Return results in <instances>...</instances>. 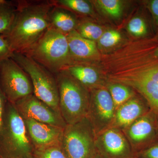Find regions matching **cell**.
Wrapping results in <instances>:
<instances>
[{
    "mask_svg": "<svg viewBox=\"0 0 158 158\" xmlns=\"http://www.w3.org/2000/svg\"><path fill=\"white\" fill-rule=\"evenodd\" d=\"M13 53L6 35L0 34V62L11 58Z\"/></svg>",
    "mask_w": 158,
    "mask_h": 158,
    "instance_id": "obj_27",
    "label": "cell"
},
{
    "mask_svg": "<svg viewBox=\"0 0 158 158\" xmlns=\"http://www.w3.org/2000/svg\"><path fill=\"white\" fill-rule=\"evenodd\" d=\"M121 39V34L118 31L110 30L104 32L98 40L102 47L109 48L116 45Z\"/></svg>",
    "mask_w": 158,
    "mask_h": 158,
    "instance_id": "obj_23",
    "label": "cell"
},
{
    "mask_svg": "<svg viewBox=\"0 0 158 158\" xmlns=\"http://www.w3.org/2000/svg\"><path fill=\"white\" fill-rule=\"evenodd\" d=\"M11 58L27 74L33 86L34 95L54 110L60 112L56 76H54V74L44 66L24 54L13 52Z\"/></svg>",
    "mask_w": 158,
    "mask_h": 158,
    "instance_id": "obj_6",
    "label": "cell"
},
{
    "mask_svg": "<svg viewBox=\"0 0 158 158\" xmlns=\"http://www.w3.org/2000/svg\"><path fill=\"white\" fill-rule=\"evenodd\" d=\"M134 158H158V138L147 147L134 153Z\"/></svg>",
    "mask_w": 158,
    "mask_h": 158,
    "instance_id": "obj_26",
    "label": "cell"
},
{
    "mask_svg": "<svg viewBox=\"0 0 158 158\" xmlns=\"http://www.w3.org/2000/svg\"><path fill=\"white\" fill-rule=\"evenodd\" d=\"M90 91L105 87L106 81L101 74L88 64H73L65 70Z\"/></svg>",
    "mask_w": 158,
    "mask_h": 158,
    "instance_id": "obj_16",
    "label": "cell"
},
{
    "mask_svg": "<svg viewBox=\"0 0 158 158\" xmlns=\"http://www.w3.org/2000/svg\"><path fill=\"white\" fill-rule=\"evenodd\" d=\"M150 110L145 100L136 94L116 109L114 118L109 128L122 131Z\"/></svg>",
    "mask_w": 158,
    "mask_h": 158,
    "instance_id": "obj_14",
    "label": "cell"
},
{
    "mask_svg": "<svg viewBox=\"0 0 158 158\" xmlns=\"http://www.w3.org/2000/svg\"><path fill=\"white\" fill-rule=\"evenodd\" d=\"M50 21L51 27L66 36L75 31L78 23L68 10L55 6L50 12Z\"/></svg>",
    "mask_w": 158,
    "mask_h": 158,
    "instance_id": "obj_17",
    "label": "cell"
},
{
    "mask_svg": "<svg viewBox=\"0 0 158 158\" xmlns=\"http://www.w3.org/2000/svg\"><path fill=\"white\" fill-rule=\"evenodd\" d=\"M58 85L59 108L67 125L73 124L88 116L90 91L66 70L55 75Z\"/></svg>",
    "mask_w": 158,
    "mask_h": 158,
    "instance_id": "obj_5",
    "label": "cell"
},
{
    "mask_svg": "<svg viewBox=\"0 0 158 158\" xmlns=\"http://www.w3.org/2000/svg\"><path fill=\"white\" fill-rule=\"evenodd\" d=\"M54 6H59L69 11L83 15H90L93 13L91 4L85 0H52Z\"/></svg>",
    "mask_w": 158,
    "mask_h": 158,
    "instance_id": "obj_20",
    "label": "cell"
},
{
    "mask_svg": "<svg viewBox=\"0 0 158 158\" xmlns=\"http://www.w3.org/2000/svg\"><path fill=\"white\" fill-rule=\"evenodd\" d=\"M7 100L0 86V127L2 124Z\"/></svg>",
    "mask_w": 158,
    "mask_h": 158,
    "instance_id": "obj_28",
    "label": "cell"
},
{
    "mask_svg": "<svg viewBox=\"0 0 158 158\" xmlns=\"http://www.w3.org/2000/svg\"><path fill=\"white\" fill-rule=\"evenodd\" d=\"M107 82L128 86L139 94L158 116V60L130 62L115 70L104 72Z\"/></svg>",
    "mask_w": 158,
    "mask_h": 158,
    "instance_id": "obj_2",
    "label": "cell"
},
{
    "mask_svg": "<svg viewBox=\"0 0 158 158\" xmlns=\"http://www.w3.org/2000/svg\"><path fill=\"white\" fill-rule=\"evenodd\" d=\"M17 8L15 1L0 0V34L7 35L11 30Z\"/></svg>",
    "mask_w": 158,
    "mask_h": 158,
    "instance_id": "obj_18",
    "label": "cell"
},
{
    "mask_svg": "<svg viewBox=\"0 0 158 158\" xmlns=\"http://www.w3.org/2000/svg\"><path fill=\"white\" fill-rule=\"evenodd\" d=\"M127 29L131 34L136 37L144 36L147 33L146 23L140 17H135L131 19L128 24Z\"/></svg>",
    "mask_w": 158,
    "mask_h": 158,
    "instance_id": "obj_24",
    "label": "cell"
},
{
    "mask_svg": "<svg viewBox=\"0 0 158 158\" xmlns=\"http://www.w3.org/2000/svg\"><path fill=\"white\" fill-rule=\"evenodd\" d=\"M0 158H3L1 156H0Z\"/></svg>",
    "mask_w": 158,
    "mask_h": 158,
    "instance_id": "obj_32",
    "label": "cell"
},
{
    "mask_svg": "<svg viewBox=\"0 0 158 158\" xmlns=\"http://www.w3.org/2000/svg\"><path fill=\"white\" fill-rule=\"evenodd\" d=\"M95 145L104 158H134L131 148L121 130L108 128L97 134Z\"/></svg>",
    "mask_w": 158,
    "mask_h": 158,
    "instance_id": "obj_12",
    "label": "cell"
},
{
    "mask_svg": "<svg viewBox=\"0 0 158 158\" xmlns=\"http://www.w3.org/2000/svg\"><path fill=\"white\" fill-rule=\"evenodd\" d=\"M153 56L156 59H158V47L154 51Z\"/></svg>",
    "mask_w": 158,
    "mask_h": 158,
    "instance_id": "obj_31",
    "label": "cell"
},
{
    "mask_svg": "<svg viewBox=\"0 0 158 158\" xmlns=\"http://www.w3.org/2000/svg\"><path fill=\"white\" fill-rule=\"evenodd\" d=\"M73 64H88L98 56L95 41L82 37L74 31L66 35Z\"/></svg>",
    "mask_w": 158,
    "mask_h": 158,
    "instance_id": "obj_15",
    "label": "cell"
},
{
    "mask_svg": "<svg viewBox=\"0 0 158 158\" xmlns=\"http://www.w3.org/2000/svg\"><path fill=\"white\" fill-rule=\"evenodd\" d=\"M98 6L108 15L114 18H118L122 12V5L118 0H98L96 1Z\"/></svg>",
    "mask_w": 158,
    "mask_h": 158,
    "instance_id": "obj_22",
    "label": "cell"
},
{
    "mask_svg": "<svg viewBox=\"0 0 158 158\" xmlns=\"http://www.w3.org/2000/svg\"><path fill=\"white\" fill-rule=\"evenodd\" d=\"M23 118L14 105L7 102L0 127V156L3 158H29L32 144Z\"/></svg>",
    "mask_w": 158,
    "mask_h": 158,
    "instance_id": "obj_4",
    "label": "cell"
},
{
    "mask_svg": "<svg viewBox=\"0 0 158 158\" xmlns=\"http://www.w3.org/2000/svg\"><path fill=\"white\" fill-rule=\"evenodd\" d=\"M75 31L84 38L94 41L98 40L104 33L100 26L87 20L77 23Z\"/></svg>",
    "mask_w": 158,
    "mask_h": 158,
    "instance_id": "obj_21",
    "label": "cell"
},
{
    "mask_svg": "<svg viewBox=\"0 0 158 158\" xmlns=\"http://www.w3.org/2000/svg\"><path fill=\"white\" fill-rule=\"evenodd\" d=\"M106 88L110 92L116 109L135 96V91L127 85L107 82Z\"/></svg>",
    "mask_w": 158,
    "mask_h": 158,
    "instance_id": "obj_19",
    "label": "cell"
},
{
    "mask_svg": "<svg viewBox=\"0 0 158 158\" xmlns=\"http://www.w3.org/2000/svg\"><path fill=\"white\" fill-rule=\"evenodd\" d=\"M29 137L36 151L62 146L65 128L39 122L33 119H24Z\"/></svg>",
    "mask_w": 158,
    "mask_h": 158,
    "instance_id": "obj_13",
    "label": "cell"
},
{
    "mask_svg": "<svg viewBox=\"0 0 158 158\" xmlns=\"http://www.w3.org/2000/svg\"><path fill=\"white\" fill-rule=\"evenodd\" d=\"M17 11L11 30L6 35L13 52L24 54L51 27L52 1H15Z\"/></svg>",
    "mask_w": 158,
    "mask_h": 158,
    "instance_id": "obj_1",
    "label": "cell"
},
{
    "mask_svg": "<svg viewBox=\"0 0 158 158\" xmlns=\"http://www.w3.org/2000/svg\"><path fill=\"white\" fill-rule=\"evenodd\" d=\"M91 158H104L97 151L96 152L94 155Z\"/></svg>",
    "mask_w": 158,
    "mask_h": 158,
    "instance_id": "obj_30",
    "label": "cell"
},
{
    "mask_svg": "<svg viewBox=\"0 0 158 158\" xmlns=\"http://www.w3.org/2000/svg\"><path fill=\"white\" fill-rule=\"evenodd\" d=\"M0 86L7 101L13 104L34 92L27 74L11 58L0 62Z\"/></svg>",
    "mask_w": 158,
    "mask_h": 158,
    "instance_id": "obj_8",
    "label": "cell"
},
{
    "mask_svg": "<svg viewBox=\"0 0 158 158\" xmlns=\"http://www.w3.org/2000/svg\"><path fill=\"white\" fill-rule=\"evenodd\" d=\"M116 110L113 99L106 86L90 90L87 117L96 135L110 127Z\"/></svg>",
    "mask_w": 158,
    "mask_h": 158,
    "instance_id": "obj_9",
    "label": "cell"
},
{
    "mask_svg": "<svg viewBox=\"0 0 158 158\" xmlns=\"http://www.w3.org/2000/svg\"><path fill=\"white\" fill-rule=\"evenodd\" d=\"M14 105L24 119H33L62 128L67 125L60 112L37 98L34 94L24 98Z\"/></svg>",
    "mask_w": 158,
    "mask_h": 158,
    "instance_id": "obj_11",
    "label": "cell"
},
{
    "mask_svg": "<svg viewBox=\"0 0 158 158\" xmlns=\"http://www.w3.org/2000/svg\"><path fill=\"white\" fill-rule=\"evenodd\" d=\"M23 54L55 75L73 64L66 35L52 27Z\"/></svg>",
    "mask_w": 158,
    "mask_h": 158,
    "instance_id": "obj_3",
    "label": "cell"
},
{
    "mask_svg": "<svg viewBox=\"0 0 158 158\" xmlns=\"http://www.w3.org/2000/svg\"><path fill=\"white\" fill-rule=\"evenodd\" d=\"M150 8L154 17L156 22L158 24V0H153L150 3Z\"/></svg>",
    "mask_w": 158,
    "mask_h": 158,
    "instance_id": "obj_29",
    "label": "cell"
},
{
    "mask_svg": "<svg viewBox=\"0 0 158 158\" xmlns=\"http://www.w3.org/2000/svg\"><path fill=\"white\" fill-rule=\"evenodd\" d=\"M96 134L88 117L64 129L62 147L68 158H91L96 152Z\"/></svg>",
    "mask_w": 158,
    "mask_h": 158,
    "instance_id": "obj_7",
    "label": "cell"
},
{
    "mask_svg": "<svg viewBox=\"0 0 158 158\" xmlns=\"http://www.w3.org/2000/svg\"><path fill=\"white\" fill-rule=\"evenodd\" d=\"M36 154L37 158H68L62 146L36 151Z\"/></svg>",
    "mask_w": 158,
    "mask_h": 158,
    "instance_id": "obj_25",
    "label": "cell"
},
{
    "mask_svg": "<svg viewBox=\"0 0 158 158\" xmlns=\"http://www.w3.org/2000/svg\"><path fill=\"white\" fill-rule=\"evenodd\" d=\"M122 131L135 153L158 138V116L150 110Z\"/></svg>",
    "mask_w": 158,
    "mask_h": 158,
    "instance_id": "obj_10",
    "label": "cell"
}]
</instances>
